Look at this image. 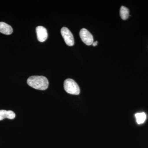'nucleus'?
<instances>
[{
    "label": "nucleus",
    "instance_id": "f257e3e1",
    "mask_svg": "<svg viewBox=\"0 0 148 148\" xmlns=\"http://www.w3.org/2000/svg\"><path fill=\"white\" fill-rule=\"evenodd\" d=\"M29 86L35 89L45 90L49 86V82L46 77L42 76H32L27 80Z\"/></svg>",
    "mask_w": 148,
    "mask_h": 148
},
{
    "label": "nucleus",
    "instance_id": "f03ea898",
    "mask_svg": "<svg viewBox=\"0 0 148 148\" xmlns=\"http://www.w3.org/2000/svg\"><path fill=\"white\" fill-rule=\"evenodd\" d=\"M64 86L66 92L69 94L78 95L80 93L79 86L73 79H68L65 80Z\"/></svg>",
    "mask_w": 148,
    "mask_h": 148
},
{
    "label": "nucleus",
    "instance_id": "7ed1b4c3",
    "mask_svg": "<svg viewBox=\"0 0 148 148\" xmlns=\"http://www.w3.org/2000/svg\"><path fill=\"white\" fill-rule=\"evenodd\" d=\"M61 32L66 45L69 46L73 45L75 43L73 36L69 29L66 27H63L61 29Z\"/></svg>",
    "mask_w": 148,
    "mask_h": 148
},
{
    "label": "nucleus",
    "instance_id": "20e7f679",
    "mask_svg": "<svg viewBox=\"0 0 148 148\" xmlns=\"http://www.w3.org/2000/svg\"><path fill=\"white\" fill-rule=\"evenodd\" d=\"M79 36L83 42L87 45H90L93 42V36L87 29H82L80 31Z\"/></svg>",
    "mask_w": 148,
    "mask_h": 148
},
{
    "label": "nucleus",
    "instance_id": "39448f33",
    "mask_svg": "<svg viewBox=\"0 0 148 148\" xmlns=\"http://www.w3.org/2000/svg\"><path fill=\"white\" fill-rule=\"evenodd\" d=\"M37 38L40 42H43L47 40L48 37L47 30L42 26H38L36 28Z\"/></svg>",
    "mask_w": 148,
    "mask_h": 148
},
{
    "label": "nucleus",
    "instance_id": "423d86ee",
    "mask_svg": "<svg viewBox=\"0 0 148 148\" xmlns=\"http://www.w3.org/2000/svg\"><path fill=\"white\" fill-rule=\"evenodd\" d=\"M15 114L11 110L6 111L5 110H0V121L5 118L13 119L15 118Z\"/></svg>",
    "mask_w": 148,
    "mask_h": 148
},
{
    "label": "nucleus",
    "instance_id": "0eeeda50",
    "mask_svg": "<svg viewBox=\"0 0 148 148\" xmlns=\"http://www.w3.org/2000/svg\"><path fill=\"white\" fill-rule=\"evenodd\" d=\"M0 32L6 35L11 34L13 29L10 25L3 22H0Z\"/></svg>",
    "mask_w": 148,
    "mask_h": 148
},
{
    "label": "nucleus",
    "instance_id": "6e6552de",
    "mask_svg": "<svg viewBox=\"0 0 148 148\" xmlns=\"http://www.w3.org/2000/svg\"><path fill=\"white\" fill-rule=\"evenodd\" d=\"M120 15L123 20H126L129 16V10L124 6H122L120 10Z\"/></svg>",
    "mask_w": 148,
    "mask_h": 148
},
{
    "label": "nucleus",
    "instance_id": "1a4fd4ad",
    "mask_svg": "<svg viewBox=\"0 0 148 148\" xmlns=\"http://www.w3.org/2000/svg\"><path fill=\"white\" fill-rule=\"evenodd\" d=\"M136 121L138 124H143L145 121L147 116L145 112L138 113L135 114Z\"/></svg>",
    "mask_w": 148,
    "mask_h": 148
},
{
    "label": "nucleus",
    "instance_id": "9d476101",
    "mask_svg": "<svg viewBox=\"0 0 148 148\" xmlns=\"http://www.w3.org/2000/svg\"><path fill=\"white\" fill-rule=\"evenodd\" d=\"M97 44H98V41H96L92 43V45L93 46H96L97 45Z\"/></svg>",
    "mask_w": 148,
    "mask_h": 148
}]
</instances>
